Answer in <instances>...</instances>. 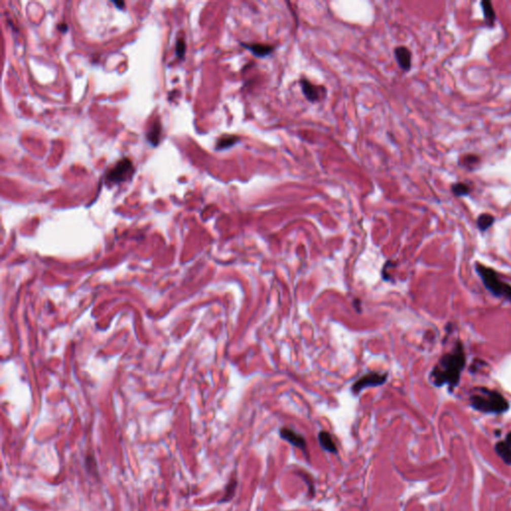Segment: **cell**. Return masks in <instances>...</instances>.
Returning <instances> with one entry per match:
<instances>
[{"mask_svg": "<svg viewBox=\"0 0 511 511\" xmlns=\"http://www.w3.org/2000/svg\"><path fill=\"white\" fill-rule=\"evenodd\" d=\"M475 271L486 290L494 297L511 302V285L501 280L498 272L481 263H475Z\"/></svg>", "mask_w": 511, "mask_h": 511, "instance_id": "obj_3", "label": "cell"}, {"mask_svg": "<svg viewBox=\"0 0 511 511\" xmlns=\"http://www.w3.org/2000/svg\"><path fill=\"white\" fill-rule=\"evenodd\" d=\"M300 84L302 94L312 103L322 101L327 95V89L325 86L316 85L306 79H301Z\"/></svg>", "mask_w": 511, "mask_h": 511, "instance_id": "obj_6", "label": "cell"}, {"mask_svg": "<svg viewBox=\"0 0 511 511\" xmlns=\"http://www.w3.org/2000/svg\"><path fill=\"white\" fill-rule=\"evenodd\" d=\"M318 440H319L320 447L326 452L337 455L338 450H337L331 434L328 431H325V430L320 431L318 434Z\"/></svg>", "mask_w": 511, "mask_h": 511, "instance_id": "obj_10", "label": "cell"}, {"mask_svg": "<svg viewBox=\"0 0 511 511\" xmlns=\"http://www.w3.org/2000/svg\"><path fill=\"white\" fill-rule=\"evenodd\" d=\"M494 221H495V219L492 215L487 214V213H483V214L480 215L478 218V221H476L478 228L481 232H485L494 224Z\"/></svg>", "mask_w": 511, "mask_h": 511, "instance_id": "obj_15", "label": "cell"}, {"mask_svg": "<svg viewBox=\"0 0 511 511\" xmlns=\"http://www.w3.org/2000/svg\"><path fill=\"white\" fill-rule=\"evenodd\" d=\"M298 474L301 476V479H302V481H304V482L306 483V485H308V487H309V492H308V493H309L310 497H311V498H314L315 493H316V490H315L314 483H313L312 479H311L308 474H305L304 472H302V471L298 472Z\"/></svg>", "mask_w": 511, "mask_h": 511, "instance_id": "obj_19", "label": "cell"}, {"mask_svg": "<svg viewBox=\"0 0 511 511\" xmlns=\"http://www.w3.org/2000/svg\"><path fill=\"white\" fill-rule=\"evenodd\" d=\"M239 141H240V138L238 136H224L218 140L216 148H217V150L229 149V148L235 146Z\"/></svg>", "mask_w": 511, "mask_h": 511, "instance_id": "obj_14", "label": "cell"}, {"mask_svg": "<svg viewBox=\"0 0 511 511\" xmlns=\"http://www.w3.org/2000/svg\"><path fill=\"white\" fill-rule=\"evenodd\" d=\"M133 165L129 159H123L119 161L116 166L110 170L107 174V180L110 183H119L126 180L129 176L130 171L132 170Z\"/></svg>", "mask_w": 511, "mask_h": 511, "instance_id": "obj_7", "label": "cell"}, {"mask_svg": "<svg viewBox=\"0 0 511 511\" xmlns=\"http://www.w3.org/2000/svg\"><path fill=\"white\" fill-rule=\"evenodd\" d=\"M505 442L511 448V432H509L507 435H506V438H505Z\"/></svg>", "mask_w": 511, "mask_h": 511, "instance_id": "obj_21", "label": "cell"}, {"mask_svg": "<svg viewBox=\"0 0 511 511\" xmlns=\"http://www.w3.org/2000/svg\"><path fill=\"white\" fill-rule=\"evenodd\" d=\"M279 434L283 440H285V441L289 442L291 446L301 450L303 452V454L305 456H308L306 440L301 433H299L296 430L289 428V427H282L279 431Z\"/></svg>", "mask_w": 511, "mask_h": 511, "instance_id": "obj_5", "label": "cell"}, {"mask_svg": "<svg viewBox=\"0 0 511 511\" xmlns=\"http://www.w3.org/2000/svg\"><path fill=\"white\" fill-rule=\"evenodd\" d=\"M160 133H161V125L159 124V122H155L151 127L149 132L147 133V138L151 144H153L154 146H156L159 142Z\"/></svg>", "mask_w": 511, "mask_h": 511, "instance_id": "obj_17", "label": "cell"}, {"mask_svg": "<svg viewBox=\"0 0 511 511\" xmlns=\"http://www.w3.org/2000/svg\"><path fill=\"white\" fill-rule=\"evenodd\" d=\"M466 364L464 346L461 342H456L451 352L445 354L429 373L430 383L436 388L448 386L452 392L460 383L462 371Z\"/></svg>", "mask_w": 511, "mask_h": 511, "instance_id": "obj_1", "label": "cell"}, {"mask_svg": "<svg viewBox=\"0 0 511 511\" xmlns=\"http://www.w3.org/2000/svg\"><path fill=\"white\" fill-rule=\"evenodd\" d=\"M472 408L484 414L501 415L509 410V402L497 391L476 387L469 396Z\"/></svg>", "mask_w": 511, "mask_h": 511, "instance_id": "obj_2", "label": "cell"}, {"mask_svg": "<svg viewBox=\"0 0 511 511\" xmlns=\"http://www.w3.org/2000/svg\"><path fill=\"white\" fill-rule=\"evenodd\" d=\"M242 46L249 51L253 53L256 57H266L271 55L275 50V47L268 44H262V43H241Z\"/></svg>", "mask_w": 511, "mask_h": 511, "instance_id": "obj_9", "label": "cell"}, {"mask_svg": "<svg viewBox=\"0 0 511 511\" xmlns=\"http://www.w3.org/2000/svg\"><path fill=\"white\" fill-rule=\"evenodd\" d=\"M185 50H186V44H185V41L183 39H180L178 40L177 44H176V52H177V55L182 58L183 55L185 54Z\"/></svg>", "mask_w": 511, "mask_h": 511, "instance_id": "obj_20", "label": "cell"}, {"mask_svg": "<svg viewBox=\"0 0 511 511\" xmlns=\"http://www.w3.org/2000/svg\"><path fill=\"white\" fill-rule=\"evenodd\" d=\"M394 57L398 66L403 71H410L412 68V52L405 46H397L394 49Z\"/></svg>", "mask_w": 511, "mask_h": 511, "instance_id": "obj_8", "label": "cell"}, {"mask_svg": "<svg viewBox=\"0 0 511 511\" xmlns=\"http://www.w3.org/2000/svg\"><path fill=\"white\" fill-rule=\"evenodd\" d=\"M481 8H482L484 19H485L487 25L493 26L496 16H495V11L493 9L492 3L489 0H482L481 1Z\"/></svg>", "mask_w": 511, "mask_h": 511, "instance_id": "obj_11", "label": "cell"}, {"mask_svg": "<svg viewBox=\"0 0 511 511\" xmlns=\"http://www.w3.org/2000/svg\"><path fill=\"white\" fill-rule=\"evenodd\" d=\"M471 191V187L463 182H457L451 185V192L456 197L467 196Z\"/></svg>", "mask_w": 511, "mask_h": 511, "instance_id": "obj_16", "label": "cell"}, {"mask_svg": "<svg viewBox=\"0 0 511 511\" xmlns=\"http://www.w3.org/2000/svg\"><path fill=\"white\" fill-rule=\"evenodd\" d=\"M480 161H481L480 157H478L476 155L469 154V155L463 156V158L460 160V163H462V166L471 169L472 167L478 165L480 163Z\"/></svg>", "mask_w": 511, "mask_h": 511, "instance_id": "obj_18", "label": "cell"}, {"mask_svg": "<svg viewBox=\"0 0 511 511\" xmlns=\"http://www.w3.org/2000/svg\"><path fill=\"white\" fill-rule=\"evenodd\" d=\"M388 377H389V374L387 372H385V373H380V372H376V371L367 372L361 377L357 382L354 383V385L352 386V391L355 395H357L364 389L383 386L387 383Z\"/></svg>", "mask_w": 511, "mask_h": 511, "instance_id": "obj_4", "label": "cell"}, {"mask_svg": "<svg viewBox=\"0 0 511 511\" xmlns=\"http://www.w3.org/2000/svg\"><path fill=\"white\" fill-rule=\"evenodd\" d=\"M237 486H238V481L237 479H232L231 481L228 482V484L226 485L225 487V492H224V495L223 497L220 499L219 503H225V502H229L231 501L235 494H236V490H237Z\"/></svg>", "mask_w": 511, "mask_h": 511, "instance_id": "obj_12", "label": "cell"}, {"mask_svg": "<svg viewBox=\"0 0 511 511\" xmlns=\"http://www.w3.org/2000/svg\"><path fill=\"white\" fill-rule=\"evenodd\" d=\"M114 3H115L118 7H120L121 6V8L124 6V2H116V1H114Z\"/></svg>", "mask_w": 511, "mask_h": 511, "instance_id": "obj_22", "label": "cell"}, {"mask_svg": "<svg viewBox=\"0 0 511 511\" xmlns=\"http://www.w3.org/2000/svg\"><path fill=\"white\" fill-rule=\"evenodd\" d=\"M495 451L506 464L511 465V448L505 441L497 442L495 445Z\"/></svg>", "mask_w": 511, "mask_h": 511, "instance_id": "obj_13", "label": "cell"}]
</instances>
